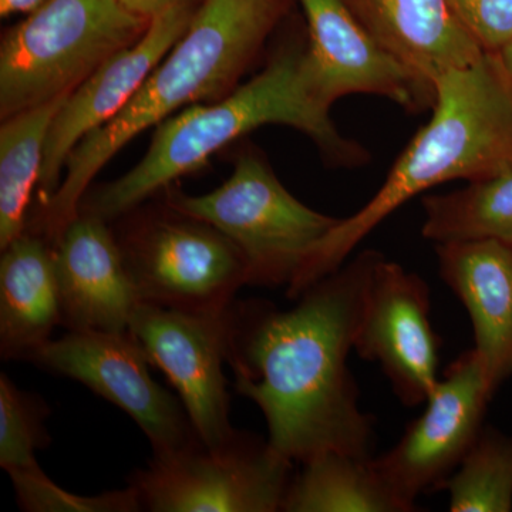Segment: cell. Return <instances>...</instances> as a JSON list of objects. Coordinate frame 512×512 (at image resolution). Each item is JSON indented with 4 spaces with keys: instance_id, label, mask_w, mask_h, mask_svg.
I'll use <instances>...</instances> for the list:
<instances>
[{
    "instance_id": "cell-1",
    "label": "cell",
    "mask_w": 512,
    "mask_h": 512,
    "mask_svg": "<svg viewBox=\"0 0 512 512\" xmlns=\"http://www.w3.org/2000/svg\"><path fill=\"white\" fill-rule=\"evenodd\" d=\"M382 256L373 249L353 256L288 311L232 303L227 363L235 390L259 407L269 443L293 463L325 453L372 457L375 419L360 409L348 359Z\"/></svg>"
},
{
    "instance_id": "cell-23",
    "label": "cell",
    "mask_w": 512,
    "mask_h": 512,
    "mask_svg": "<svg viewBox=\"0 0 512 512\" xmlns=\"http://www.w3.org/2000/svg\"><path fill=\"white\" fill-rule=\"evenodd\" d=\"M49 414L42 397L19 389L6 373L0 375V466L6 473L39 466L36 450L50 444Z\"/></svg>"
},
{
    "instance_id": "cell-11",
    "label": "cell",
    "mask_w": 512,
    "mask_h": 512,
    "mask_svg": "<svg viewBox=\"0 0 512 512\" xmlns=\"http://www.w3.org/2000/svg\"><path fill=\"white\" fill-rule=\"evenodd\" d=\"M232 306V305H231ZM231 308L185 312L140 303L130 333L151 365L167 376L202 443L220 447L237 433L229 421L227 363Z\"/></svg>"
},
{
    "instance_id": "cell-13",
    "label": "cell",
    "mask_w": 512,
    "mask_h": 512,
    "mask_svg": "<svg viewBox=\"0 0 512 512\" xmlns=\"http://www.w3.org/2000/svg\"><path fill=\"white\" fill-rule=\"evenodd\" d=\"M195 12L197 9L192 5H180L154 16L146 33L134 45L107 60L64 100L47 134L39 180L42 207L59 188L73 148L130 103L158 63L190 28Z\"/></svg>"
},
{
    "instance_id": "cell-26",
    "label": "cell",
    "mask_w": 512,
    "mask_h": 512,
    "mask_svg": "<svg viewBox=\"0 0 512 512\" xmlns=\"http://www.w3.org/2000/svg\"><path fill=\"white\" fill-rule=\"evenodd\" d=\"M131 12L143 16V18L153 19L165 10L180 5H192V0H121Z\"/></svg>"
},
{
    "instance_id": "cell-10",
    "label": "cell",
    "mask_w": 512,
    "mask_h": 512,
    "mask_svg": "<svg viewBox=\"0 0 512 512\" xmlns=\"http://www.w3.org/2000/svg\"><path fill=\"white\" fill-rule=\"evenodd\" d=\"M476 350L457 357L427 397L424 412L373 463L407 510L421 494L439 491L473 446L493 399Z\"/></svg>"
},
{
    "instance_id": "cell-25",
    "label": "cell",
    "mask_w": 512,
    "mask_h": 512,
    "mask_svg": "<svg viewBox=\"0 0 512 512\" xmlns=\"http://www.w3.org/2000/svg\"><path fill=\"white\" fill-rule=\"evenodd\" d=\"M468 32L485 52L500 53L512 42V0H451Z\"/></svg>"
},
{
    "instance_id": "cell-21",
    "label": "cell",
    "mask_w": 512,
    "mask_h": 512,
    "mask_svg": "<svg viewBox=\"0 0 512 512\" xmlns=\"http://www.w3.org/2000/svg\"><path fill=\"white\" fill-rule=\"evenodd\" d=\"M421 235L434 244L495 239L512 245V170L424 197Z\"/></svg>"
},
{
    "instance_id": "cell-27",
    "label": "cell",
    "mask_w": 512,
    "mask_h": 512,
    "mask_svg": "<svg viewBox=\"0 0 512 512\" xmlns=\"http://www.w3.org/2000/svg\"><path fill=\"white\" fill-rule=\"evenodd\" d=\"M45 2L46 0H0V15L6 18L15 13H32Z\"/></svg>"
},
{
    "instance_id": "cell-20",
    "label": "cell",
    "mask_w": 512,
    "mask_h": 512,
    "mask_svg": "<svg viewBox=\"0 0 512 512\" xmlns=\"http://www.w3.org/2000/svg\"><path fill=\"white\" fill-rule=\"evenodd\" d=\"M69 97V96H67ZM22 111L0 127V249L28 229L33 188L39 184L47 134L64 100Z\"/></svg>"
},
{
    "instance_id": "cell-4",
    "label": "cell",
    "mask_w": 512,
    "mask_h": 512,
    "mask_svg": "<svg viewBox=\"0 0 512 512\" xmlns=\"http://www.w3.org/2000/svg\"><path fill=\"white\" fill-rule=\"evenodd\" d=\"M330 107L316 82L308 46L282 47L261 73L228 96L161 121L140 163L84 198L79 214L120 220L178 178L200 170L222 148L268 124L306 134L332 163H363L366 151L339 133Z\"/></svg>"
},
{
    "instance_id": "cell-19",
    "label": "cell",
    "mask_w": 512,
    "mask_h": 512,
    "mask_svg": "<svg viewBox=\"0 0 512 512\" xmlns=\"http://www.w3.org/2000/svg\"><path fill=\"white\" fill-rule=\"evenodd\" d=\"M293 474L285 512H410L377 470L373 457L325 453Z\"/></svg>"
},
{
    "instance_id": "cell-24",
    "label": "cell",
    "mask_w": 512,
    "mask_h": 512,
    "mask_svg": "<svg viewBox=\"0 0 512 512\" xmlns=\"http://www.w3.org/2000/svg\"><path fill=\"white\" fill-rule=\"evenodd\" d=\"M15 488L20 510L28 512H137L141 510L136 490L127 485L123 490L99 495L69 493L53 483L40 466L8 474Z\"/></svg>"
},
{
    "instance_id": "cell-2",
    "label": "cell",
    "mask_w": 512,
    "mask_h": 512,
    "mask_svg": "<svg viewBox=\"0 0 512 512\" xmlns=\"http://www.w3.org/2000/svg\"><path fill=\"white\" fill-rule=\"evenodd\" d=\"M433 116L404 148L380 190L340 218L286 288L296 301L349 261L363 239L421 192L448 181L485 180L512 170V76L498 53L451 70L436 84Z\"/></svg>"
},
{
    "instance_id": "cell-7",
    "label": "cell",
    "mask_w": 512,
    "mask_h": 512,
    "mask_svg": "<svg viewBox=\"0 0 512 512\" xmlns=\"http://www.w3.org/2000/svg\"><path fill=\"white\" fill-rule=\"evenodd\" d=\"M293 461L254 434L237 431L220 447L201 439L153 460L130 478L141 510L151 512L282 511Z\"/></svg>"
},
{
    "instance_id": "cell-14",
    "label": "cell",
    "mask_w": 512,
    "mask_h": 512,
    "mask_svg": "<svg viewBox=\"0 0 512 512\" xmlns=\"http://www.w3.org/2000/svg\"><path fill=\"white\" fill-rule=\"evenodd\" d=\"M308 22V57L330 106L350 94L384 97L412 111L433 109L436 87L370 36L343 0H298Z\"/></svg>"
},
{
    "instance_id": "cell-3",
    "label": "cell",
    "mask_w": 512,
    "mask_h": 512,
    "mask_svg": "<svg viewBox=\"0 0 512 512\" xmlns=\"http://www.w3.org/2000/svg\"><path fill=\"white\" fill-rule=\"evenodd\" d=\"M291 0H202L190 28L130 103L73 148L59 188L37 211L32 231L55 244L79 215L87 188L111 158L147 128L239 86Z\"/></svg>"
},
{
    "instance_id": "cell-28",
    "label": "cell",
    "mask_w": 512,
    "mask_h": 512,
    "mask_svg": "<svg viewBox=\"0 0 512 512\" xmlns=\"http://www.w3.org/2000/svg\"><path fill=\"white\" fill-rule=\"evenodd\" d=\"M498 55H500L501 60H503L505 69H507L508 73L512 76V42L508 43Z\"/></svg>"
},
{
    "instance_id": "cell-9",
    "label": "cell",
    "mask_w": 512,
    "mask_h": 512,
    "mask_svg": "<svg viewBox=\"0 0 512 512\" xmlns=\"http://www.w3.org/2000/svg\"><path fill=\"white\" fill-rule=\"evenodd\" d=\"M29 362L76 380L119 407L146 434L154 454L173 453L200 439L183 402L151 377L146 352L130 332L69 330Z\"/></svg>"
},
{
    "instance_id": "cell-8",
    "label": "cell",
    "mask_w": 512,
    "mask_h": 512,
    "mask_svg": "<svg viewBox=\"0 0 512 512\" xmlns=\"http://www.w3.org/2000/svg\"><path fill=\"white\" fill-rule=\"evenodd\" d=\"M167 208L117 238L138 299L185 312L227 311L249 285L245 256L217 228Z\"/></svg>"
},
{
    "instance_id": "cell-5",
    "label": "cell",
    "mask_w": 512,
    "mask_h": 512,
    "mask_svg": "<svg viewBox=\"0 0 512 512\" xmlns=\"http://www.w3.org/2000/svg\"><path fill=\"white\" fill-rule=\"evenodd\" d=\"M151 19L121 0H46L0 46V117L70 96Z\"/></svg>"
},
{
    "instance_id": "cell-15",
    "label": "cell",
    "mask_w": 512,
    "mask_h": 512,
    "mask_svg": "<svg viewBox=\"0 0 512 512\" xmlns=\"http://www.w3.org/2000/svg\"><path fill=\"white\" fill-rule=\"evenodd\" d=\"M109 222L79 214L55 244L62 325L69 330L130 332L140 305Z\"/></svg>"
},
{
    "instance_id": "cell-17",
    "label": "cell",
    "mask_w": 512,
    "mask_h": 512,
    "mask_svg": "<svg viewBox=\"0 0 512 512\" xmlns=\"http://www.w3.org/2000/svg\"><path fill=\"white\" fill-rule=\"evenodd\" d=\"M343 2L386 52L433 86L444 74L476 62L485 53L451 0Z\"/></svg>"
},
{
    "instance_id": "cell-22",
    "label": "cell",
    "mask_w": 512,
    "mask_h": 512,
    "mask_svg": "<svg viewBox=\"0 0 512 512\" xmlns=\"http://www.w3.org/2000/svg\"><path fill=\"white\" fill-rule=\"evenodd\" d=\"M439 490L451 512L512 511V437L484 426Z\"/></svg>"
},
{
    "instance_id": "cell-18",
    "label": "cell",
    "mask_w": 512,
    "mask_h": 512,
    "mask_svg": "<svg viewBox=\"0 0 512 512\" xmlns=\"http://www.w3.org/2000/svg\"><path fill=\"white\" fill-rule=\"evenodd\" d=\"M59 325L55 245L26 229L0 258V357L29 362Z\"/></svg>"
},
{
    "instance_id": "cell-12",
    "label": "cell",
    "mask_w": 512,
    "mask_h": 512,
    "mask_svg": "<svg viewBox=\"0 0 512 512\" xmlns=\"http://www.w3.org/2000/svg\"><path fill=\"white\" fill-rule=\"evenodd\" d=\"M440 349L429 285L383 255L367 288L355 352L382 367L404 406L416 407L439 383Z\"/></svg>"
},
{
    "instance_id": "cell-16",
    "label": "cell",
    "mask_w": 512,
    "mask_h": 512,
    "mask_svg": "<svg viewBox=\"0 0 512 512\" xmlns=\"http://www.w3.org/2000/svg\"><path fill=\"white\" fill-rule=\"evenodd\" d=\"M439 272L470 316L491 392L512 375V245L495 239L436 245Z\"/></svg>"
},
{
    "instance_id": "cell-6",
    "label": "cell",
    "mask_w": 512,
    "mask_h": 512,
    "mask_svg": "<svg viewBox=\"0 0 512 512\" xmlns=\"http://www.w3.org/2000/svg\"><path fill=\"white\" fill-rule=\"evenodd\" d=\"M165 197L171 210L207 222L237 245L252 286L288 288L340 221L299 201L255 153L242 154L228 180L208 194L170 188Z\"/></svg>"
}]
</instances>
